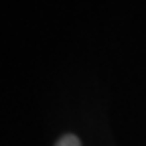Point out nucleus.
<instances>
[{"label":"nucleus","instance_id":"1","mask_svg":"<svg viewBox=\"0 0 146 146\" xmlns=\"http://www.w3.org/2000/svg\"><path fill=\"white\" fill-rule=\"evenodd\" d=\"M55 146H81V140L75 136V134H65L57 140Z\"/></svg>","mask_w":146,"mask_h":146}]
</instances>
